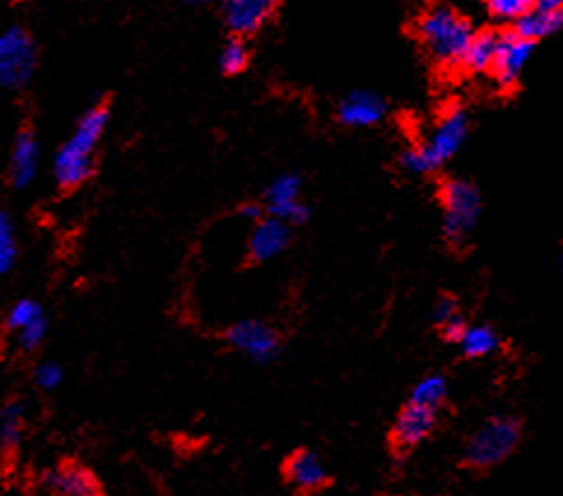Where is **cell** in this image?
<instances>
[{
  "label": "cell",
  "mask_w": 563,
  "mask_h": 496,
  "mask_svg": "<svg viewBox=\"0 0 563 496\" xmlns=\"http://www.w3.org/2000/svg\"><path fill=\"white\" fill-rule=\"evenodd\" d=\"M533 52H536V43H531V40L517 35L512 29L503 31L494 66H492L494 82L500 89H512L519 82V77L525 73L527 64L531 62Z\"/></svg>",
  "instance_id": "cell-9"
},
{
  "label": "cell",
  "mask_w": 563,
  "mask_h": 496,
  "mask_svg": "<svg viewBox=\"0 0 563 496\" xmlns=\"http://www.w3.org/2000/svg\"><path fill=\"white\" fill-rule=\"evenodd\" d=\"M26 431V401L12 396L0 408V454L3 458H16L24 443Z\"/></svg>",
  "instance_id": "cell-18"
},
{
  "label": "cell",
  "mask_w": 563,
  "mask_h": 496,
  "mask_svg": "<svg viewBox=\"0 0 563 496\" xmlns=\"http://www.w3.org/2000/svg\"><path fill=\"white\" fill-rule=\"evenodd\" d=\"M521 441V422L510 415L492 418L477 427L464 448V462L471 469H492L506 462Z\"/></svg>",
  "instance_id": "cell-5"
},
{
  "label": "cell",
  "mask_w": 563,
  "mask_h": 496,
  "mask_svg": "<svg viewBox=\"0 0 563 496\" xmlns=\"http://www.w3.org/2000/svg\"><path fill=\"white\" fill-rule=\"evenodd\" d=\"M303 177L298 173H279L264 191V206L271 217L287 222L289 227H303L310 222V206L300 201Z\"/></svg>",
  "instance_id": "cell-8"
},
{
  "label": "cell",
  "mask_w": 563,
  "mask_h": 496,
  "mask_svg": "<svg viewBox=\"0 0 563 496\" xmlns=\"http://www.w3.org/2000/svg\"><path fill=\"white\" fill-rule=\"evenodd\" d=\"M250 66V47H247V40L243 37H229L224 47H221V54H219V70L233 77V75H240L245 73Z\"/></svg>",
  "instance_id": "cell-23"
},
{
  "label": "cell",
  "mask_w": 563,
  "mask_h": 496,
  "mask_svg": "<svg viewBox=\"0 0 563 496\" xmlns=\"http://www.w3.org/2000/svg\"><path fill=\"white\" fill-rule=\"evenodd\" d=\"M224 343L254 364H273L282 354V335L264 320H240L224 331Z\"/></svg>",
  "instance_id": "cell-7"
},
{
  "label": "cell",
  "mask_w": 563,
  "mask_h": 496,
  "mask_svg": "<svg viewBox=\"0 0 563 496\" xmlns=\"http://www.w3.org/2000/svg\"><path fill=\"white\" fill-rule=\"evenodd\" d=\"M93 98L96 101L77 119L66 143L56 150L52 173L56 187L62 191H75L93 177L96 150L110 124L108 93H96Z\"/></svg>",
  "instance_id": "cell-1"
},
{
  "label": "cell",
  "mask_w": 563,
  "mask_h": 496,
  "mask_svg": "<svg viewBox=\"0 0 563 496\" xmlns=\"http://www.w3.org/2000/svg\"><path fill=\"white\" fill-rule=\"evenodd\" d=\"M454 317H459V301L454 299V296H438L433 304V310H431V320L438 327H442L450 320H454Z\"/></svg>",
  "instance_id": "cell-28"
},
{
  "label": "cell",
  "mask_w": 563,
  "mask_h": 496,
  "mask_svg": "<svg viewBox=\"0 0 563 496\" xmlns=\"http://www.w3.org/2000/svg\"><path fill=\"white\" fill-rule=\"evenodd\" d=\"M66 381V371L64 366L54 362V360H45V362H37L33 366V385L40 392H56L58 387L64 385Z\"/></svg>",
  "instance_id": "cell-26"
},
{
  "label": "cell",
  "mask_w": 563,
  "mask_h": 496,
  "mask_svg": "<svg viewBox=\"0 0 563 496\" xmlns=\"http://www.w3.org/2000/svg\"><path fill=\"white\" fill-rule=\"evenodd\" d=\"M531 5L533 3H529V0H489L487 10L496 19V22L515 26L519 19L531 10Z\"/></svg>",
  "instance_id": "cell-27"
},
{
  "label": "cell",
  "mask_w": 563,
  "mask_h": 496,
  "mask_svg": "<svg viewBox=\"0 0 563 496\" xmlns=\"http://www.w3.org/2000/svg\"><path fill=\"white\" fill-rule=\"evenodd\" d=\"M238 214L243 217V220H247V222H252V224H256V222H261L264 220V217L268 214L266 212V206L264 203H256V201H250V203H243L238 208Z\"/></svg>",
  "instance_id": "cell-30"
},
{
  "label": "cell",
  "mask_w": 563,
  "mask_h": 496,
  "mask_svg": "<svg viewBox=\"0 0 563 496\" xmlns=\"http://www.w3.org/2000/svg\"><path fill=\"white\" fill-rule=\"evenodd\" d=\"M19 264L16 224L8 210L0 208V277L10 275Z\"/></svg>",
  "instance_id": "cell-22"
},
{
  "label": "cell",
  "mask_w": 563,
  "mask_h": 496,
  "mask_svg": "<svg viewBox=\"0 0 563 496\" xmlns=\"http://www.w3.org/2000/svg\"><path fill=\"white\" fill-rule=\"evenodd\" d=\"M438 422V412L421 408L415 404H406L404 410L398 412V418L394 422L391 429V443L396 448V452L406 454L410 450H415L417 445L424 443L429 436L433 433Z\"/></svg>",
  "instance_id": "cell-15"
},
{
  "label": "cell",
  "mask_w": 563,
  "mask_h": 496,
  "mask_svg": "<svg viewBox=\"0 0 563 496\" xmlns=\"http://www.w3.org/2000/svg\"><path fill=\"white\" fill-rule=\"evenodd\" d=\"M40 158H43V143H40L35 129H19L14 135L8 166V183L14 191H24L35 183Z\"/></svg>",
  "instance_id": "cell-10"
},
{
  "label": "cell",
  "mask_w": 563,
  "mask_h": 496,
  "mask_svg": "<svg viewBox=\"0 0 563 496\" xmlns=\"http://www.w3.org/2000/svg\"><path fill=\"white\" fill-rule=\"evenodd\" d=\"M450 396V383L442 373H431L427 378H421L412 392H410V399L408 404L421 406V408H429V410H440L442 404L448 401Z\"/></svg>",
  "instance_id": "cell-20"
},
{
  "label": "cell",
  "mask_w": 563,
  "mask_h": 496,
  "mask_svg": "<svg viewBox=\"0 0 563 496\" xmlns=\"http://www.w3.org/2000/svg\"><path fill=\"white\" fill-rule=\"evenodd\" d=\"M294 227L277 220V217L266 214L264 220L252 227L247 241V256L252 264H266L285 254L291 245Z\"/></svg>",
  "instance_id": "cell-13"
},
{
  "label": "cell",
  "mask_w": 563,
  "mask_h": 496,
  "mask_svg": "<svg viewBox=\"0 0 563 496\" xmlns=\"http://www.w3.org/2000/svg\"><path fill=\"white\" fill-rule=\"evenodd\" d=\"M40 483L54 496H103L93 471L77 462H62L47 469Z\"/></svg>",
  "instance_id": "cell-14"
},
{
  "label": "cell",
  "mask_w": 563,
  "mask_h": 496,
  "mask_svg": "<svg viewBox=\"0 0 563 496\" xmlns=\"http://www.w3.org/2000/svg\"><path fill=\"white\" fill-rule=\"evenodd\" d=\"M466 329H468V324H466V320L464 317H454V320H450L448 324H442L440 327V333H442V339H445L448 343H461V339H464V333H466Z\"/></svg>",
  "instance_id": "cell-29"
},
{
  "label": "cell",
  "mask_w": 563,
  "mask_h": 496,
  "mask_svg": "<svg viewBox=\"0 0 563 496\" xmlns=\"http://www.w3.org/2000/svg\"><path fill=\"white\" fill-rule=\"evenodd\" d=\"M37 43L22 24L0 29V89L22 91L37 70Z\"/></svg>",
  "instance_id": "cell-6"
},
{
  "label": "cell",
  "mask_w": 563,
  "mask_h": 496,
  "mask_svg": "<svg viewBox=\"0 0 563 496\" xmlns=\"http://www.w3.org/2000/svg\"><path fill=\"white\" fill-rule=\"evenodd\" d=\"M285 478L298 494H317L329 485V469L314 450H296L285 462Z\"/></svg>",
  "instance_id": "cell-16"
},
{
  "label": "cell",
  "mask_w": 563,
  "mask_h": 496,
  "mask_svg": "<svg viewBox=\"0 0 563 496\" xmlns=\"http://www.w3.org/2000/svg\"><path fill=\"white\" fill-rule=\"evenodd\" d=\"M277 12L273 0H227L221 5V22L233 37L247 40L264 29Z\"/></svg>",
  "instance_id": "cell-11"
},
{
  "label": "cell",
  "mask_w": 563,
  "mask_h": 496,
  "mask_svg": "<svg viewBox=\"0 0 563 496\" xmlns=\"http://www.w3.org/2000/svg\"><path fill=\"white\" fill-rule=\"evenodd\" d=\"M498 43H500V31H494V29L475 31L464 58H461V68H466L468 73H492Z\"/></svg>",
  "instance_id": "cell-19"
},
{
  "label": "cell",
  "mask_w": 563,
  "mask_h": 496,
  "mask_svg": "<svg viewBox=\"0 0 563 496\" xmlns=\"http://www.w3.org/2000/svg\"><path fill=\"white\" fill-rule=\"evenodd\" d=\"M561 271H563V252H561Z\"/></svg>",
  "instance_id": "cell-31"
},
{
  "label": "cell",
  "mask_w": 563,
  "mask_h": 496,
  "mask_svg": "<svg viewBox=\"0 0 563 496\" xmlns=\"http://www.w3.org/2000/svg\"><path fill=\"white\" fill-rule=\"evenodd\" d=\"M459 348L468 360H482V356H489L500 348V339L496 329H492L489 324H468Z\"/></svg>",
  "instance_id": "cell-21"
},
{
  "label": "cell",
  "mask_w": 563,
  "mask_h": 496,
  "mask_svg": "<svg viewBox=\"0 0 563 496\" xmlns=\"http://www.w3.org/2000/svg\"><path fill=\"white\" fill-rule=\"evenodd\" d=\"M471 131V119L464 108H450L445 114L440 117V122L431 131L424 143L412 145L400 152L398 164L404 170L415 175H431L438 173L442 166L459 154L464 147L466 137Z\"/></svg>",
  "instance_id": "cell-2"
},
{
  "label": "cell",
  "mask_w": 563,
  "mask_h": 496,
  "mask_svg": "<svg viewBox=\"0 0 563 496\" xmlns=\"http://www.w3.org/2000/svg\"><path fill=\"white\" fill-rule=\"evenodd\" d=\"M43 315H47V312H45V308H43V304H40V301H35V299H19V301H14L10 306V310L5 315V329L16 333V331H22L24 327H29L31 322H35L37 317H43Z\"/></svg>",
  "instance_id": "cell-24"
},
{
  "label": "cell",
  "mask_w": 563,
  "mask_h": 496,
  "mask_svg": "<svg viewBox=\"0 0 563 496\" xmlns=\"http://www.w3.org/2000/svg\"><path fill=\"white\" fill-rule=\"evenodd\" d=\"M47 331H49L47 315L37 317L35 322H31V324L24 327L22 331L14 333V345H16V350L22 352V354H33V352H37V348L43 345L45 339H47Z\"/></svg>",
  "instance_id": "cell-25"
},
{
  "label": "cell",
  "mask_w": 563,
  "mask_h": 496,
  "mask_svg": "<svg viewBox=\"0 0 563 496\" xmlns=\"http://www.w3.org/2000/svg\"><path fill=\"white\" fill-rule=\"evenodd\" d=\"M419 43L440 66H461L475 35L468 19L450 5H433L417 19Z\"/></svg>",
  "instance_id": "cell-3"
},
{
  "label": "cell",
  "mask_w": 563,
  "mask_h": 496,
  "mask_svg": "<svg viewBox=\"0 0 563 496\" xmlns=\"http://www.w3.org/2000/svg\"><path fill=\"white\" fill-rule=\"evenodd\" d=\"M512 31L536 45L538 40L563 31V0H540V3H533L531 10L512 26Z\"/></svg>",
  "instance_id": "cell-17"
},
{
  "label": "cell",
  "mask_w": 563,
  "mask_h": 496,
  "mask_svg": "<svg viewBox=\"0 0 563 496\" xmlns=\"http://www.w3.org/2000/svg\"><path fill=\"white\" fill-rule=\"evenodd\" d=\"M387 98L371 89H356L340 98L335 119L347 129H371L387 117Z\"/></svg>",
  "instance_id": "cell-12"
},
{
  "label": "cell",
  "mask_w": 563,
  "mask_h": 496,
  "mask_svg": "<svg viewBox=\"0 0 563 496\" xmlns=\"http://www.w3.org/2000/svg\"><path fill=\"white\" fill-rule=\"evenodd\" d=\"M442 206V235L452 247H464L482 214V194L464 177H450L440 185Z\"/></svg>",
  "instance_id": "cell-4"
}]
</instances>
